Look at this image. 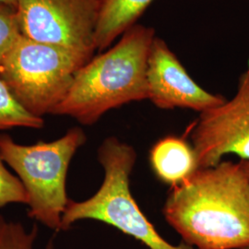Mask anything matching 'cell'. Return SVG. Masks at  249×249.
Returning a JSON list of instances; mask_svg holds the SVG:
<instances>
[{
	"instance_id": "obj_1",
	"label": "cell",
	"mask_w": 249,
	"mask_h": 249,
	"mask_svg": "<svg viewBox=\"0 0 249 249\" xmlns=\"http://www.w3.org/2000/svg\"><path fill=\"white\" fill-rule=\"evenodd\" d=\"M166 222L195 249L249 248V177L240 162L199 168L172 187Z\"/></svg>"
},
{
	"instance_id": "obj_2",
	"label": "cell",
	"mask_w": 249,
	"mask_h": 249,
	"mask_svg": "<svg viewBox=\"0 0 249 249\" xmlns=\"http://www.w3.org/2000/svg\"><path fill=\"white\" fill-rule=\"evenodd\" d=\"M155 36L154 29L139 23L128 29L80 69L52 115L91 125L110 110L149 98L147 63Z\"/></svg>"
},
{
	"instance_id": "obj_3",
	"label": "cell",
	"mask_w": 249,
	"mask_h": 249,
	"mask_svg": "<svg viewBox=\"0 0 249 249\" xmlns=\"http://www.w3.org/2000/svg\"><path fill=\"white\" fill-rule=\"evenodd\" d=\"M137 153L132 146L116 137L99 147L98 160L105 171L103 184L88 199L69 201L61 221V231L82 220H94L113 226L140 241L149 249H195L186 243L178 246L165 240L143 213L132 196L129 178Z\"/></svg>"
},
{
	"instance_id": "obj_4",
	"label": "cell",
	"mask_w": 249,
	"mask_h": 249,
	"mask_svg": "<svg viewBox=\"0 0 249 249\" xmlns=\"http://www.w3.org/2000/svg\"><path fill=\"white\" fill-rule=\"evenodd\" d=\"M85 142L80 127L71 128L53 142L33 145H21L7 134L0 135V155L26 190L28 216L53 231H61L63 214L70 201L67 176L71 161Z\"/></svg>"
},
{
	"instance_id": "obj_5",
	"label": "cell",
	"mask_w": 249,
	"mask_h": 249,
	"mask_svg": "<svg viewBox=\"0 0 249 249\" xmlns=\"http://www.w3.org/2000/svg\"><path fill=\"white\" fill-rule=\"evenodd\" d=\"M86 64L62 48L21 36L0 64V79L33 115L52 114Z\"/></svg>"
},
{
	"instance_id": "obj_6",
	"label": "cell",
	"mask_w": 249,
	"mask_h": 249,
	"mask_svg": "<svg viewBox=\"0 0 249 249\" xmlns=\"http://www.w3.org/2000/svg\"><path fill=\"white\" fill-rule=\"evenodd\" d=\"M101 0H17L21 35L53 45L87 64L96 52Z\"/></svg>"
},
{
	"instance_id": "obj_7",
	"label": "cell",
	"mask_w": 249,
	"mask_h": 249,
	"mask_svg": "<svg viewBox=\"0 0 249 249\" xmlns=\"http://www.w3.org/2000/svg\"><path fill=\"white\" fill-rule=\"evenodd\" d=\"M191 140L198 169L219 164L230 153L249 161V66L230 101L200 113Z\"/></svg>"
},
{
	"instance_id": "obj_8",
	"label": "cell",
	"mask_w": 249,
	"mask_h": 249,
	"mask_svg": "<svg viewBox=\"0 0 249 249\" xmlns=\"http://www.w3.org/2000/svg\"><path fill=\"white\" fill-rule=\"evenodd\" d=\"M149 100L155 107L170 110L187 108L199 113L224 104L227 99L198 86L164 40L155 36L147 63Z\"/></svg>"
},
{
	"instance_id": "obj_9",
	"label": "cell",
	"mask_w": 249,
	"mask_h": 249,
	"mask_svg": "<svg viewBox=\"0 0 249 249\" xmlns=\"http://www.w3.org/2000/svg\"><path fill=\"white\" fill-rule=\"evenodd\" d=\"M149 160L155 177L171 188L181 185L198 169L192 144L175 135L165 136L154 143Z\"/></svg>"
},
{
	"instance_id": "obj_10",
	"label": "cell",
	"mask_w": 249,
	"mask_h": 249,
	"mask_svg": "<svg viewBox=\"0 0 249 249\" xmlns=\"http://www.w3.org/2000/svg\"><path fill=\"white\" fill-rule=\"evenodd\" d=\"M153 0H101L94 33L96 52L103 53L137 24Z\"/></svg>"
},
{
	"instance_id": "obj_11",
	"label": "cell",
	"mask_w": 249,
	"mask_h": 249,
	"mask_svg": "<svg viewBox=\"0 0 249 249\" xmlns=\"http://www.w3.org/2000/svg\"><path fill=\"white\" fill-rule=\"evenodd\" d=\"M44 126V118L30 113L0 79V131L13 127L39 129Z\"/></svg>"
},
{
	"instance_id": "obj_12",
	"label": "cell",
	"mask_w": 249,
	"mask_h": 249,
	"mask_svg": "<svg viewBox=\"0 0 249 249\" xmlns=\"http://www.w3.org/2000/svg\"><path fill=\"white\" fill-rule=\"evenodd\" d=\"M37 234L36 225L28 230L21 223L8 221L0 215V249H35ZM45 249H54L53 238Z\"/></svg>"
},
{
	"instance_id": "obj_13",
	"label": "cell",
	"mask_w": 249,
	"mask_h": 249,
	"mask_svg": "<svg viewBox=\"0 0 249 249\" xmlns=\"http://www.w3.org/2000/svg\"><path fill=\"white\" fill-rule=\"evenodd\" d=\"M21 36L17 9L0 3V64Z\"/></svg>"
},
{
	"instance_id": "obj_14",
	"label": "cell",
	"mask_w": 249,
	"mask_h": 249,
	"mask_svg": "<svg viewBox=\"0 0 249 249\" xmlns=\"http://www.w3.org/2000/svg\"><path fill=\"white\" fill-rule=\"evenodd\" d=\"M4 163L0 155V208L11 203L27 204L28 196L22 183L6 168Z\"/></svg>"
},
{
	"instance_id": "obj_15",
	"label": "cell",
	"mask_w": 249,
	"mask_h": 249,
	"mask_svg": "<svg viewBox=\"0 0 249 249\" xmlns=\"http://www.w3.org/2000/svg\"><path fill=\"white\" fill-rule=\"evenodd\" d=\"M0 3L9 5V6H11L13 8L17 7V0H0Z\"/></svg>"
},
{
	"instance_id": "obj_16",
	"label": "cell",
	"mask_w": 249,
	"mask_h": 249,
	"mask_svg": "<svg viewBox=\"0 0 249 249\" xmlns=\"http://www.w3.org/2000/svg\"><path fill=\"white\" fill-rule=\"evenodd\" d=\"M242 164L244 166V169L247 172V174L249 175V160H241Z\"/></svg>"
},
{
	"instance_id": "obj_17",
	"label": "cell",
	"mask_w": 249,
	"mask_h": 249,
	"mask_svg": "<svg viewBox=\"0 0 249 249\" xmlns=\"http://www.w3.org/2000/svg\"><path fill=\"white\" fill-rule=\"evenodd\" d=\"M249 249V248H248V249Z\"/></svg>"
}]
</instances>
